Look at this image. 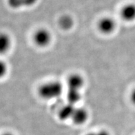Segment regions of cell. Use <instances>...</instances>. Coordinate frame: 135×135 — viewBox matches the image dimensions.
<instances>
[{"label":"cell","instance_id":"obj_1","mask_svg":"<svg viewBox=\"0 0 135 135\" xmlns=\"http://www.w3.org/2000/svg\"><path fill=\"white\" fill-rule=\"evenodd\" d=\"M63 91V85L59 81L46 82L39 88L38 93L44 99H53L59 97Z\"/></svg>","mask_w":135,"mask_h":135},{"label":"cell","instance_id":"obj_2","mask_svg":"<svg viewBox=\"0 0 135 135\" xmlns=\"http://www.w3.org/2000/svg\"><path fill=\"white\" fill-rule=\"evenodd\" d=\"M51 34L46 29H39L35 32L33 35V41L35 44L41 48H44L48 46L51 42Z\"/></svg>","mask_w":135,"mask_h":135},{"label":"cell","instance_id":"obj_3","mask_svg":"<svg viewBox=\"0 0 135 135\" xmlns=\"http://www.w3.org/2000/svg\"><path fill=\"white\" fill-rule=\"evenodd\" d=\"M98 28L101 32L105 35L114 32L116 28V23L114 20L110 17L102 18L98 23Z\"/></svg>","mask_w":135,"mask_h":135},{"label":"cell","instance_id":"obj_4","mask_svg":"<svg viewBox=\"0 0 135 135\" xmlns=\"http://www.w3.org/2000/svg\"><path fill=\"white\" fill-rule=\"evenodd\" d=\"M88 118V113L85 109L82 108H75L70 119L75 124L82 125L86 122Z\"/></svg>","mask_w":135,"mask_h":135},{"label":"cell","instance_id":"obj_5","mask_svg":"<svg viewBox=\"0 0 135 135\" xmlns=\"http://www.w3.org/2000/svg\"><path fill=\"white\" fill-rule=\"evenodd\" d=\"M68 90L80 91L84 85V80L81 75L75 74L69 76L67 82Z\"/></svg>","mask_w":135,"mask_h":135},{"label":"cell","instance_id":"obj_6","mask_svg":"<svg viewBox=\"0 0 135 135\" xmlns=\"http://www.w3.org/2000/svg\"><path fill=\"white\" fill-rule=\"evenodd\" d=\"M121 17L122 20L126 21L135 20V4H128L121 8Z\"/></svg>","mask_w":135,"mask_h":135},{"label":"cell","instance_id":"obj_7","mask_svg":"<svg viewBox=\"0 0 135 135\" xmlns=\"http://www.w3.org/2000/svg\"><path fill=\"white\" fill-rule=\"evenodd\" d=\"M11 39L5 32H0V55L8 52L11 46Z\"/></svg>","mask_w":135,"mask_h":135},{"label":"cell","instance_id":"obj_8","mask_svg":"<svg viewBox=\"0 0 135 135\" xmlns=\"http://www.w3.org/2000/svg\"><path fill=\"white\" fill-rule=\"evenodd\" d=\"M75 105L68 103L66 105L62 106L59 112V117L61 120L64 121L66 119H70L75 110Z\"/></svg>","mask_w":135,"mask_h":135},{"label":"cell","instance_id":"obj_9","mask_svg":"<svg viewBox=\"0 0 135 135\" xmlns=\"http://www.w3.org/2000/svg\"><path fill=\"white\" fill-rule=\"evenodd\" d=\"M37 0H8V5L13 8H20L21 7L31 6L37 2Z\"/></svg>","mask_w":135,"mask_h":135},{"label":"cell","instance_id":"obj_10","mask_svg":"<svg viewBox=\"0 0 135 135\" xmlns=\"http://www.w3.org/2000/svg\"><path fill=\"white\" fill-rule=\"evenodd\" d=\"M80 91L79 90H68L67 94L68 102L70 104L75 105L76 103L81 99Z\"/></svg>","mask_w":135,"mask_h":135},{"label":"cell","instance_id":"obj_11","mask_svg":"<svg viewBox=\"0 0 135 135\" xmlns=\"http://www.w3.org/2000/svg\"><path fill=\"white\" fill-rule=\"evenodd\" d=\"M59 26L64 30H69L73 26V20L69 15H64L59 19Z\"/></svg>","mask_w":135,"mask_h":135},{"label":"cell","instance_id":"obj_12","mask_svg":"<svg viewBox=\"0 0 135 135\" xmlns=\"http://www.w3.org/2000/svg\"><path fill=\"white\" fill-rule=\"evenodd\" d=\"M7 65L4 61L0 60V79L3 78L7 73Z\"/></svg>","mask_w":135,"mask_h":135},{"label":"cell","instance_id":"obj_13","mask_svg":"<svg viewBox=\"0 0 135 135\" xmlns=\"http://www.w3.org/2000/svg\"><path fill=\"white\" fill-rule=\"evenodd\" d=\"M87 135H110V134L105 130H101V131L97 132H92L89 133Z\"/></svg>","mask_w":135,"mask_h":135},{"label":"cell","instance_id":"obj_14","mask_svg":"<svg viewBox=\"0 0 135 135\" xmlns=\"http://www.w3.org/2000/svg\"><path fill=\"white\" fill-rule=\"evenodd\" d=\"M130 101L132 103V104L135 105V89L133 90V91L132 92L131 94H130Z\"/></svg>","mask_w":135,"mask_h":135},{"label":"cell","instance_id":"obj_15","mask_svg":"<svg viewBox=\"0 0 135 135\" xmlns=\"http://www.w3.org/2000/svg\"><path fill=\"white\" fill-rule=\"evenodd\" d=\"M2 135H13V134L10 133V132H6V133L2 134Z\"/></svg>","mask_w":135,"mask_h":135}]
</instances>
